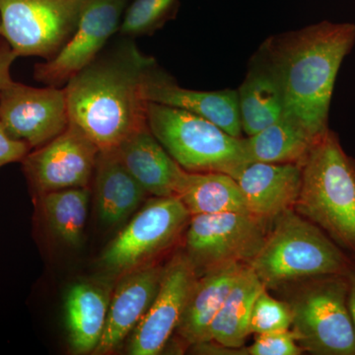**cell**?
I'll return each instance as SVG.
<instances>
[{
	"instance_id": "cell-1",
	"label": "cell",
	"mask_w": 355,
	"mask_h": 355,
	"mask_svg": "<svg viewBox=\"0 0 355 355\" xmlns=\"http://www.w3.org/2000/svg\"><path fill=\"white\" fill-rule=\"evenodd\" d=\"M121 37L64 86L70 125L100 150L116 148L147 127L142 78L156 60L144 55L132 38Z\"/></svg>"
},
{
	"instance_id": "cell-2",
	"label": "cell",
	"mask_w": 355,
	"mask_h": 355,
	"mask_svg": "<svg viewBox=\"0 0 355 355\" xmlns=\"http://www.w3.org/2000/svg\"><path fill=\"white\" fill-rule=\"evenodd\" d=\"M354 44V24L330 21L273 36L261 44L279 79L284 116L314 137L329 130L336 76Z\"/></svg>"
},
{
	"instance_id": "cell-3",
	"label": "cell",
	"mask_w": 355,
	"mask_h": 355,
	"mask_svg": "<svg viewBox=\"0 0 355 355\" xmlns=\"http://www.w3.org/2000/svg\"><path fill=\"white\" fill-rule=\"evenodd\" d=\"M294 210L355 260V159L330 128L318 137L303 162Z\"/></svg>"
},
{
	"instance_id": "cell-4",
	"label": "cell",
	"mask_w": 355,
	"mask_h": 355,
	"mask_svg": "<svg viewBox=\"0 0 355 355\" xmlns=\"http://www.w3.org/2000/svg\"><path fill=\"white\" fill-rule=\"evenodd\" d=\"M272 223L263 247L250 263L266 289L324 275H347L354 268V259L295 210H286Z\"/></svg>"
},
{
	"instance_id": "cell-5",
	"label": "cell",
	"mask_w": 355,
	"mask_h": 355,
	"mask_svg": "<svg viewBox=\"0 0 355 355\" xmlns=\"http://www.w3.org/2000/svg\"><path fill=\"white\" fill-rule=\"evenodd\" d=\"M146 120L154 137L186 171L233 176L248 163L243 137H232L198 114L148 102Z\"/></svg>"
},
{
	"instance_id": "cell-6",
	"label": "cell",
	"mask_w": 355,
	"mask_h": 355,
	"mask_svg": "<svg viewBox=\"0 0 355 355\" xmlns=\"http://www.w3.org/2000/svg\"><path fill=\"white\" fill-rule=\"evenodd\" d=\"M347 275L302 280L286 301L291 330L301 349L316 355H355V333Z\"/></svg>"
},
{
	"instance_id": "cell-7",
	"label": "cell",
	"mask_w": 355,
	"mask_h": 355,
	"mask_svg": "<svg viewBox=\"0 0 355 355\" xmlns=\"http://www.w3.org/2000/svg\"><path fill=\"white\" fill-rule=\"evenodd\" d=\"M86 0H0V37L18 58L50 60L76 31Z\"/></svg>"
},
{
	"instance_id": "cell-8",
	"label": "cell",
	"mask_w": 355,
	"mask_h": 355,
	"mask_svg": "<svg viewBox=\"0 0 355 355\" xmlns=\"http://www.w3.org/2000/svg\"><path fill=\"white\" fill-rule=\"evenodd\" d=\"M191 216L177 197L151 198L105 248L99 265L120 277L146 266L177 239Z\"/></svg>"
},
{
	"instance_id": "cell-9",
	"label": "cell",
	"mask_w": 355,
	"mask_h": 355,
	"mask_svg": "<svg viewBox=\"0 0 355 355\" xmlns=\"http://www.w3.org/2000/svg\"><path fill=\"white\" fill-rule=\"evenodd\" d=\"M268 224L243 212L191 216L184 254L198 275L232 263L250 266L263 247Z\"/></svg>"
},
{
	"instance_id": "cell-10",
	"label": "cell",
	"mask_w": 355,
	"mask_h": 355,
	"mask_svg": "<svg viewBox=\"0 0 355 355\" xmlns=\"http://www.w3.org/2000/svg\"><path fill=\"white\" fill-rule=\"evenodd\" d=\"M128 6V0H86L76 31L53 58L35 65V79L46 86L64 87L119 33Z\"/></svg>"
},
{
	"instance_id": "cell-11",
	"label": "cell",
	"mask_w": 355,
	"mask_h": 355,
	"mask_svg": "<svg viewBox=\"0 0 355 355\" xmlns=\"http://www.w3.org/2000/svg\"><path fill=\"white\" fill-rule=\"evenodd\" d=\"M0 121L30 148L43 146L69 127L64 87H34L10 79L0 92Z\"/></svg>"
},
{
	"instance_id": "cell-12",
	"label": "cell",
	"mask_w": 355,
	"mask_h": 355,
	"mask_svg": "<svg viewBox=\"0 0 355 355\" xmlns=\"http://www.w3.org/2000/svg\"><path fill=\"white\" fill-rule=\"evenodd\" d=\"M100 149L80 130L69 125L48 144L30 151L23 172L36 197L71 188H86L93 180Z\"/></svg>"
},
{
	"instance_id": "cell-13",
	"label": "cell",
	"mask_w": 355,
	"mask_h": 355,
	"mask_svg": "<svg viewBox=\"0 0 355 355\" xmlns=\"http://www.w3.org/2000/svg\"><path fill=\"white\" fill-rule=\"evenodd\" d=\"M198 275L184 253L178 254L163 268L157 294L141 321L130 334L128 354H161L176 331Z\"/></svg>"
},
{
	"instance_id": "cell-14",
	"label": "cell",
	"mask_w": 355,
	"mask_h": 355,
	"mask_svg": "<svg viewBox=\"0 0 355 355\" xmlns=\"http://www.w3.org/2000/svg\"><path fill=\"white\" fill-rule=\"evenodd\" d=\"M142 93L147 102L198 114L232 137H243L237 90L198 91L182 87L155 62L144 72Z\"/></svg>"
},
{
	"instance_id": "cell-15",
	"label": "cell",
	"mask_w": 355,
	"mask_h": 355,
	"mask_svg": "<svg viewBox=\"0 0 355 355\" xmlns=\"http://www.w3.org/2000/svg\"><path fill=\"white\" fill-rule=\"evenodd\" d=\"M232 177L248 212L270 223L286 210L294 209L302 187V165L249 162Z\"/></svg>"
},
{
	"instance_id": "cell-16",
	"label": "cell",
	"mask_w": 355,
	"mask_h": 355,
	"mask_svg": "<svg viewBox=\"0 0 355 355\" xmlns=\"http://www.w3.org/2000/svg\"><path fill=\"white\" fill-rule=\"evenodd\" d=\"M162 272L160 266L146 265L121 275L96 354H111L132 333L157 294Z\"/></svg>"
},
{
	"instance_id": "cell-17",
	"label": "cell",
	"mask_w": 355,
	"mask_h": 355,
	"mask_svg": "<svg viewBox=\"0 0 355 355\" xmlns=\"http://www.w3.org/2000/svg\"><path fill=\"white\" fill-rule=\"evenodd\" d=\"M114 149L147 193L155 198L177 197L187 171L166 151L148 125L132 133Z\"/></svg>"
},
{
	"instance_id": "cell-18",
	"label": "cell",
	"mask_w": 355,
	"mask_h": 355,
	"mask_svg": "<svg viewBox=\"0 0 355 355\" xmlns=\"http://www.w3.org/2000/svg\"><path fill=\"white\" fill-rule=\"evenodd\" d=\"M246 266L232 263L198 275L175 331L184 343L211 342L210 326Z\"/></svg>"
},
{
	"instance_id": "cell-19",
	"label": "cell",
	"mask_w": 355,
	"mask_h": 355,
	"mask_svg": "<svg viewBox=\"0 0 355 355\" xmlns=\"http://www.w3.org/2000/svg\"><path fill=\"white\" fill-rule=\"evenodd\" d=\"M93 182L98 216L108 227L127 220L148 195L128 171L114 148L99 151Z\"/></svg>"
},
{
	"instance_id": "cell-20",
	"label": "cell",
	"mask_w": 355,
	"mask_h": 355,
	"mask_svg": "<svg viewBox=\"0 0 355 355\" xmlns=\"http://www.w3.org/2000/svg\"><path fill=\"white\" fill-rule=\"evenodd\" d=\"M237 93L242 130L247 137L261 132L284 116V100L279 77L261 49L252 58Z\"/></svg>"
},
{
	"instance_id": "cell-21",
	"label": "cell",
	"mask_w": 355,
	"mask_h": 355,
	"mask_svg": "<svg viewBox=\"0 0 355 355\" xmlns=\"http://www.w3.org/2000/svg\"><path fill=\"white\" fill-rule=\"evenodd\" d=\"M110 299L108 291L91 282H77L67 291L65 323L74 354H90L97 349L106 326Z\"/></svg>"
},
{
	"instance_id": "cell-22",
	"label": "cell",
	"mask_w": 355,
	"mask_h": 355,
	"mask_svg": "<svg viewBox=\"0 0 355 355\" xmlns=\"http://www.w3.org/2000/svg\"><path fill=\"white\" fill-rule=\"evenodd\" d=\"M263 288L258 275L247 266L210 326V340L228 349H242L252 335L250 320L254 300Z\"/></svg>"
},
{
	"instance_id": "cell-23",
	"label": "cell",
	"mask_w": 355,
	"mask_h": 355,
	"mask_svg": "<svg viewBox=\"0 0 355 355\" xmlns=\"http://www.w3.org/2000/svg\"><path fill=\"white\" fill-rule=\"evenodd\" d=\"M318 137L286 116L251 137H243L248 163L303 164Z\"/></svg>"
},
{
	"instance_id": "cell-24",
	"label": "cell",
	"mask_w": 355,
	"mask_h": 355,
	"mask_svg": "<svg viewBox=\"0 0 355 355\" xmlns=\"http://www.w3.org/2000/svg\"><path fill=\"white\" fill-rule=\"evenodd\" d=\"M177 198L191 216L222 212L249 214L237 182L225 173L187 171Z\"/></svg>"
},
{
	"instance_id": "cell-25",
	"label": "cell",
	"mask_w": 355,
	"mask_h": 355,
	"mask_svg": "<svg viewBox=\"0 0 355 355\" xmlns=\"http://www.w3.org/2000/svg\"><path fill=\"white\" fill-rule=\"evenodd\" d=\"M90 195L86 187L51 191L37 197L48 228L67 246L78 247L83 241Z\"/></svg>"
},
{
	"instance_id": "cell-26",
	"label": "cell",
	"mask_w": 355,
	"mask_h": 355,
	"mask_svg": "<svg viewBox=\"0 0 355 355\" xmlns=\"http://www.w3.org/2000/svg\"><path fill=\"white\" fill-rule=\"evenodd\" d=\"M181 0H132L121 20L119 34L128 38L153 34L174 18Z\"/></svg>"
},
{
	"instance_id": "cell-27",
	"label": "cell",
	"mask_w": 355,
	"mask_h": 355,
	"mask_svg": "<svg viewBox=\"0 0 355 355\" xmlns=\"http://www.w3.org/2000/svg\"><path fill=\"white\" fill-rule=\"evenodd\" d=\"M291 311L286 301L273 298L268 289L257 296L250 320V330L253 335L277 333L291 330Z\"/></svg>"
},
{
	"instance_id": "cell-28",
	"label": "cell",
	"mask_w": 355,
	"mask_h": 355,
	"mask_svg": "<svg viewBox=\"0 0 355 355\" xmlns=\"http://www.w3.org/2000/svg\"><path fill=\"white\" fill-rule=\"evenodd\" d=\"M291 330L256 335L251 347L244 349L249 355H300L303 354Z\"/></svg>"
},
{
	"instance_id": "cell-29",
	"label": "cell",
	"mask_w": 355,
	"mask_h": 355,
	"mask_svg": "<svg viewBox=\"0 0 355 355\" xmlns=\"http://www.w3.org/2000/svg\"><path fill=\"white\" fill-rule=\"evenodd\" d=\"M31 151L24 141L13 139L0 121V168L14 162H21Z\"/></svg>"
},
{
	"instance_id": "cell-30",
	"label": "cell",
	"mask_w": 355,
	"mask_h": 355,
	"mask_svg": "<svg viewBox=\"0 0 355 355\" xmlns=\"http://www.w3.org/2000/svg\"><path fill=\"white\" fill-rule=\"evenodd\" d=\"M18 57L6 40L0 37V92L11 78V67Z\"/></svg>"
},
{
	"instance_id": "cell-31",
	"label": "cell",
	"mask_w": 355,
	"mask_h": 355,
	"mask_svg": "<svg viewBox=\"0 0 355 355\" xmlns=\"http://www.w3.org/2000/svg\"><path fill=\"white\" fill-rule=\"evenodd\" d=\"M349 282V294H347V304L350 317H352V324H354L355 333V266L347 275Z\"/></svg>"
}]
</instances>
